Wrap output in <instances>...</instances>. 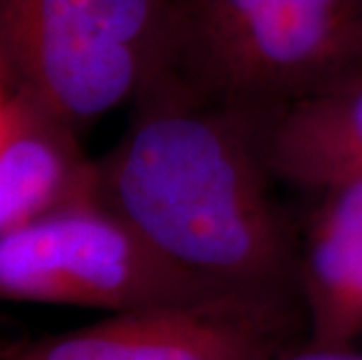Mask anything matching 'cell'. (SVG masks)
Returning a JSON list of instances; mask_svg holds the SVG:
<instances>
[{"label": "cell", "instance_id": "ba28073f", "mask_svg": "<svg viewBox=\"0 0 362 360\" xmlns=\"http://www.w3.org/2000/svg\"><path fill=\"white\" fill-rule=\"evenodd\" d=\"M299 239V295L311 347L362 337V178L320 192Z\"/></svg>", "mask_w": 362, "mask_h": 360}, {"label": "cell", "instance_id": "3957f363", "mask_svg": "<svg viewBox=\"0 0 362 360\" xmlns=\"http://www.w3.org/2000/svg\"><path fill=\"white\" fill-rule=\"evenodd\" d=\"M173 0H0V64L80 132L166 68Z\"/></svg>", "mask_w": 362, "mask_h": 360}, {"label": "cell", "instance_id": "7a4b0ae2", "mask_svg": "<svg viewBox=\"0 0 362 360\" xmlns=\"http://www.w3.org/2000/svg\"><path fill=\"white\" fill-rule=\"evenodd\" d=\"M362 68V0H173L166 73L189 96L264 120Z\"/></svg>", "mask_w": 362, "mask_h": 360}, {"label": "cell", "instance_id": "52a82bcc", "mask_svg": "<svg viewBox=\"0 0 362 360\" xmlns=\"http://www.w3.org/2000/svg\"><path fill=\"white\" fill-rule=\"evenodd\" d=\"M259 136L276 180L325 192L362 178V68L259 120Z\"/></svg>", "mask_w": 362, "mask_h": 360}, {"label": "cell", "instance_id": "5b68a950", "mask_svg": "<svg viewBox=\"0 0 362 360\" xmlns=\"http://www.w3.org/2000/svg\"><path fill=\"white\" fill-rule=\"evenodd\" d=\"M302 342V304L222 297L107 313L78 330L21 339L0 360H276Z\"/></svg>", "mask_w": 362, "mask_h": 360}, {"label": "cell", "instance_id": "30bf717a", "mask_svg": "<svg viewBox=\"0 0 362 360\" xmlns=\"http://www.w3.org/2000/svg\"><path fill=\"white\" fill-rule=\"evenodd\" d=\"M12 96H14V84L10 82V78H7L3 64H0V132L5 129L7 115H10Z\"/></svg>", "mask_w": 362, "mask_h": 360}, {"label": "cell", "instance_id": "8992f818", "mask_svg": "<svg viewBox=\"0 0 362 360\" xmlns=\"http://www.w3.org/2000/svg\"><path fill=\"white\" fill-rule=\"evenodd\" d=\"M96 194V159L80 132L14 87L0 132V236L61 206Z\"/></svg>", "mask_w": 362, "mask_h": 360}, {"label": "cell", "instance_id": "9c48e42d", "mask_svg": "<svg viewBox=\"0 0 362 360\" xmlns=\"http://www.w3.org/2000/svg\"><path fill=\"white\" fill-rule=\"evenodd\" d=\"M276 360H362V351L353 347H311V344H297L276 358Z\"/></svg>", "mask_w": 362, "mask_h": 360}, {"label": "cell", "instance_id": "6da1fadb", "mask_svg": "<svg viewBox=\"0 0 362 360\" xmlns=\"http://www.w3.org/2000/svg\"><path fill=\"white\" fill-rule=\"evenodd\" d=\"M96 159V194L168 262L234 295L302 304L299 236L276 202L259 117L159 73Z\"/></svg>", "mask_w": 362, "mask_h": 360}, {"label": "cell", "instance_id": "8fae6325", "mask_svg": "<svg viewBox=\"0 0 362 360\" xmlns=\"http://www.w3.org/2000/svg\"><path fill=\"white\" fill-rule=\"evenodd\" d=\"M21 339H14V337H10L5 332V323H3V318H0V356L3 354H7V351H10L14 344H19Z\"/></svg>", "mask_w": 362, "mask_h": 360}, {"label": "cell", "instance_id": "277c9868", "mask_svg": "<svg viewBox=\"0 0 362 360\" xmlns=\"http://www.w3.org/2000/svg\"><path fill=\"white\" fill-rule=\"evenodd\" d=\"M222 297L245 295L220 290L168 262L98 194L0 236V302L129 313Z\"/></svg>", "mask_w": 362, "mask_h": 360}]
</instances>
